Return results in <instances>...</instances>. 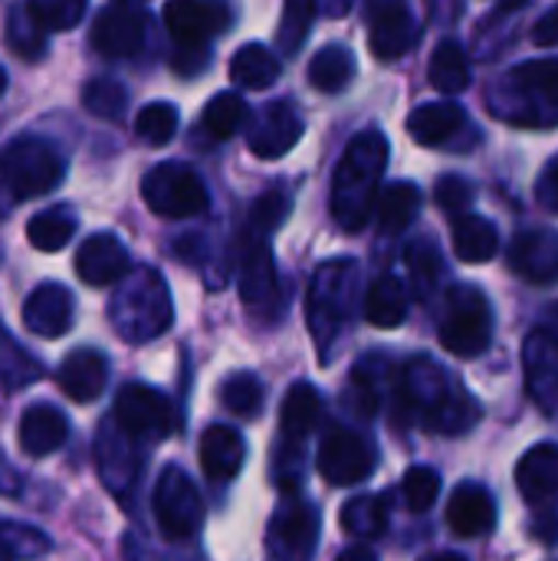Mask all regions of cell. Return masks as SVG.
Here are the masks:
<instances>
[{"instance_id": "obj_1", "label": "cell", "mask_w": 558, "mask_h": 561, "mask_svg": "<svg viewBox=\"0 0 558 561\" xmlns=\"http://www.w3.org/2000/svg\"><path fill=\"white\" fill-rule=\"evenodd\" d=\"M395 417H418L431 434L457 437L480 421L474 394L434 358H411L395 378Z\"/></svg>"}, {"instance_id": "obj_2", "label": "cell", "mask_w": 558, "mask_h": 561, "mask_svg": "<svg viewBox=\"0 0 558 561\" xmlns=\"http://www.w3.org/2000/svg\"><path fill=\"white\" fill-rule=\"evenodd\" d=\"M388 154H391V145L378 128L358 131L345 145V151L335 164L332 201H329L332 217L342 230L358 233L372 220V210L378 201V184L388 168Z\"/></svg>"}, {"instance_id": "obj_3", "label": "cell", "mask_w": 558, "mask_h": 561, "mask_svg": "<svg viewBox=\"0 0 558 561\" xmlns=\"http://www.w3.org/2000/svg\"><path fill=\"white\" fill-rule=\"evenodd\" d=\"M490 112L516 128L558 125V56L526 59L513 66L490 92Z\"/></svg>"}, {"instance_id": "obj_4", "label": "cell", "mask_w": 558, "mask_h": 561, "mask_svg": "<svg viewBox=\"0 0 558 561\" xmlns=\"http://www.w3.org/2000/svg\"><path fill=\"white\" fill-rule=\"evenodd\" d=\"M358 263L355 260H329L316 270L306 296V322L316 339L322 362L335 358V345L352 329L358 309Z\"/></svg>"}, {"instance_id": "obj_5", "label": "cell", "mask_w": 558, "mask_h": 561, "mask_svg": "<svg viewBox=\"0 0 558 561\" xmlns=\"http://www.w3.org/2000/svg\"><path fill=\"white\" fill-rule=\"evenodd\" d=\"M109 316H112L115 332L132 345L164 335L171 329L174 306H171V293H168V283L161 279V273L151 266L128 273L112 296Z\"/></svg>"}, {"instance_id": "obj_6", "label": "cell", "mask_w": 558, "mask_h": 561, "mask_svg": "<svg viewBox=\"0 0 558 561\" xmlns=\"http://www.w3.org/2000/svg\"><path fill=\"white\" fill-rule=\"evenodd\" d=\"M66 174V158L56 145L36 135H20L0 148V187L13 201L49 194Z\"/></svg>"}, {"instance_id": "obj_7", "label": "cell", "mask_w": 558, "mask_h": 561, "mask_svg": "<svg viewBox=\"0 0 558 561\" xmlns=\"http://www.w3.org/2000/svg\"><path fill=\"white\" fill-rule=\"evenodd\" d=\"M441 345L457 358H477L493 339V309L477 286H454L441 316Z\"/></svg>"}, {"instance_id": "obj_8", "label": "cell", "mask_w": 558, "mask_h": 561, "mask_svg": "<svg viewBox=\"0 0 558 561\" xmlns=\"http://www.w3.org/2000/svg\"><path fill=\"white\" fill-rule=\"evenodd\" d=\"M141 201L158 217H171V220L197 217V214H204L210 207L207 184L201 181V174L194 168H187L181 161L155 164L141 178Z\"/></svg>"}, {"instance_id": "obj_9", "label": "cell", "mask_w": 558, "mask_h": 561, "mask_svg": "<svg viewBox=\"0 0 558 561\" xmlns=\"http://www.w3.org/2000/svg\"><path fill=\"white\" fill-rule=\"evenodd\" d=\"M155 519L168 542H187L204 523V500L181 467H168L155 486Z\"/></svg>"}, {"instance_id": "obj_10", "label": "cell", "mask_w": 558, "mask_h": 561, "mask_svg": "<svg viewBox=\"0 0 558 561\" xmlns=\"http://www.w3.org/2000/svg\"><path fill=\"white\" fill-rule=\"evenodd\" d=\"M115 424L135 440H161L174 434L178 414L161 391L148 385H125L115 394Z\"/></svg>"}, {"instance_id": "obj_11", "label": "cell", "mask_w": 558, "mask_h": 561, "mask_svg": "<svg viewBox=\"0 0 558 561\" xmlns=\"http://www.w3.org/2000/svg\"><path fill=\"white\" fill-rule=\"evenodd\" d=\"M148 26H151V16L145 7L109 3L99 10L92 33H89V43L105 59H132L141 53V46L148 39Z\"/></svg>"}, {"instance_id": "obj_12", "label": "cell", "mask_w": 558, "mask_h": 561, "mask_svg": "<svg viewBox=\"0 0 558 561\" xmlns=\"http://www.w3.org/2000/svg\"><path fill=\"white\" fill-rule=\"evenodd\" d=\"M319 542V513L303 500H283L266 529L273 561H309Z\"/></svg>"}, {"instance_id": "obj_13", "label": "cell", "mask_w": 558, "mask_h": 561, "mask_svg": "<svg viewBox=\"0 0 558 561\" xmlns=\"http://www.w3.org/2000/svg\"><path fill=\"white\" fill-rule=\"evenodd\" d=\"M375 463V447L349 427H332L319 447V473L332 486H355L368 480Z\"/></svg>"}, {"instance_id": "obj_14", "label": "cell", "mask_w": 558, "mask_h": 561, "mask_svg": "<svg viewBox=\"0 0 558 561\" xmlns=\"http://www.w3.org/2000/svg\"><path fill=\"white\" fill-rule=\"evenodd\" d=\"M303 131H306V122L299 115V105L293 99H276L253 115L247 128V145L257 158L276 161L299 145Z\"/></svg>"}, {"instance_id": "obj_15", "label": "cell", "mask_w": 558, "mask_h": 561, "mask_svg": "<svg viewBox=\"0 0 558 561\" xmlns=\"http://www.w3.org/2000/svg\"><path fill=\"white\" fill-rule=\"evenodd\" d=\"M95 467H99L102 483L118 500H125L135 490L138 477H141V447H138V440L128 437L115 421L102 424V431L95 437Z\"/></svg>"}, {"instance_id": "obj_16", "label": "cell", "mask_w": 558, "mask_h": 561, "mask_svg": "<svg viewBox=\"0 0 558 561\" xmlns=\"http://www.w3.org/2000/svg\"><path fill=\"white\" fill-rule=\"evenodd\" d=\"M237 273H240V296L250 309H266L280 296V279H276V263L270 250V237L253 233L250 227L240 237V256H237Z\"/></svg>"}, {"instance_id": "obj_17", "label": "cell", "mask_w": 558, "mask_h": 561, "mask_svg": "<svg viewBox=\"0 0 558 561\" xmlns=\"http://www.w3.org/2000/svg\"><path fill=\"white\" fill-rule=\"evenodd\" d=\"M230 20L234 10L214 0H174L164 7V23L178 46H207L230 26Z\"/></svg>"}, {"instance_id": "obj_18", "label": "cell", "mask_w": 558, "mask_h": 561, "mask_svg": "<svg viewBox=\"0 0 558 561\" xmlns=\"http://www.w3.org/2000/svg\"><path fill=\"white\" fill-rule=\"evenodd\" d=\"M510 266L533 286H558V233L549 227H529L513 237Z\"/></svg>"}, {"instance_id": "obj_19", "label": "cell", "mask_w": 558, "mask_h": 561, "mask_svg": "<svg viewBox=\"0 0 558 561\" xmlns=\"http://www.w3.org/2000/svg\"><path fill=\"white\" fill-rule=\"evenodd\" d=\"M523 368H526V388L536 401V408L549 417L558 414V342L543 329L529 332L523 345Z\"/></svg>"}, {"instance_id": "obj_20", "label": "cell", "mask_w": 558, "mask_h": 561, "mask_svg": "<svg viewBox=\"0 0 558 561\" xmlns=\"http://www.w3.org/2000/svg\"><path fill=\"white\" fill-rule=\"evenodd\" d=\"M368 20H372V53L385 62L401 59L414 43H418V20L411 13V7L405 3H372L368 7Z\"/></svg>"}, {"instance_id": "obj_21", "label": "cell", "mask_w": 558, "mask_h": 561, "mask_svg": "<svg viewBox=\"0 0 558 561\" xmlns=\"http://www.w3.org/2000/svg\"><path fill=\"white\" fill-rule=\"evenodd\" d=\"M76 273L89 286H115L132 273V256L115 233H92L76 253Z\"/></svg>"}, {"instance_id": "obj_22", "label": "cell", "mask_w": 558, "mask_h": 561, "mask_svg": "<svg viewBox=\"0 0 558 561\" xmlns=\"http://www.w3.org/2000/svg\"><path fill=\"white\" fill-rule=\"evenodd\" d=\"M76 319V299L59 283L36 286L23 302V325L39 339H56L72 329Z\"/></svg>"}, {"instance_id": "obj_23", "label": "cell", "mask_w": 558, "mask_h": 561, "mask_svg": "<svg viewBox=\"0 0 558 561\" xmlns=\"http://www.w3.org/2000/svg\"><path fill=\"white\" fill-rule=\"evenodd\" d=\"M516 486L533 510H556L558 506V447L536 444L516 463Z\"/></svg>"}, {"instance_id": "obj_24", "label": "cell", "mask_w": 558, "mask_h": 561, "mask_svg": "<svg viewBox=\"0 0 558 561\" xmlns=\"http://www.w3.org/2000/svg\"><path fill=\"white\" fill-rule=\"evenodd\" d=\"M447 526L457 539H480L497 526V500L480 483H460L447 503Z\"/></svg>"}, {"instance_id": "obj_25", "label": "cell", "mask_w": 558, "mask_h": 561, "mask_svg": "<svg viewBox=\"0 0 558 561\" xmlns=\"http://www.w3.org/2000/svg\"><path fill=\"white\" fill-rule=\"evenodd\" d=\"M56 378H59V388H62V394H66L69 401L89 404V401H95V398L105 391V385H109V362H105V355L95 352V348H76V352H69V355L62 358Z\"/></svg>"}, {"instance_id": "obj_26", "label": "cell", "mask_w": 558, "mask_h": 561, "mask_svg": "<svg viewBox=\"0 0 558 561\" xmlns=\"http://www.w3.org/2000/svg\"><path fill=\"white\" fill-rule=\"evenodd\" d=\"M467 125H470V118L457 102H424L408 115V131L424 148L454 145Z\"/></svg>"}, {"instance_id": "obj_27", "label": "cell", "mask_w": 558, "mask_h": 561, "mask_svg": "<svg viewBox=\"0 0 558 561\" xmlns=\"http://www.w3.org/2000/svg\"><path fill=\"white\" fill-rule=\"evenodd\" d=\"M247 460V440L240 437L237 427L230 424H210L201 434V467L207 480L214 483H230Z\"/></svg>"}, {"instance_id": "obj_28", "label": "cell", "mask_w": 558, "mask_h": 561, "mask_svg": "<svg viewBox=\"0 0 558 561\" xmlns=\"http://www.w3.org/2000/svg\"><path fill=\"white\" fill-rule=\"evenodd\" d=\"M20 447L30 457H49L56 454L66 437H69V421L62 411H56L53 404H33L23 411L20 427H16Z\"/></svg>"}, {"instance_id": "obj_29", "label": "cell", "mask_w": 558, "mask_h": 561, "mask_svg": "<svg viewBox=\"0 0 558 561\" xmlns=\"http://www.w3.org/2000/svg\"><path fill=\"white\" fill-rule=\"evenodd\" d=\"M322 417V398L309 381H299L286 391L283 408H280V431H283V444H296L303 447V440L319 427Z\"/></svg>"}, {"instance_id": "obj_30", "label": "cell", "mask_w": 558, "mask_h": 561, "mask_svg": "<svg viewBox=\"0 0 558 561\" xmlns=\"http://www.w3.org/2000/svg\"><path fill=\"white\" fill-rule=\"evenodd\" d=\"M408 286L395 273L378 276L365 293V319L375 329H398L408 319Z\"/></svg>"}, {"instance_id": "obj_31", "label": "cell", "mask_w": 558, "mask_h": 561, "mask_svg": "<svg viewBox=\"0 0 558 561\" xmlns=\"http://www.w3.org/2000/svg\"><path fill=\"white\" fill-rule=\"evenodd\" d=\"M355 72H358L355 53L349 46H342V43H329L309 59V82L326 95H335V92L349 89Z\"/></svg>"}, {"instance_id": "obj_32", "label": "cell", "mask_w": 558, "mask_h": 561, "mask_svg": "<svg viewBox=\"0 0 558 561\" xmlns=\"http://www.w3.org/2000/svg\"><path fill=\"white\" fill-rule=\"evenodd\" d=\"M418 210H421V191H418V184H411V181L388 184V187L378 194V201H375L378 227H382V233H388V237L405 233V230L418 220Z\"/></svg>"}, {"instance_id": "obj_33", "label": "cell", "mask_w": 558, "mask_h": 561, "mask_svg": "<svg viewBox=\"0 0 558 561\" xmlns=\"http://www.w3.org/2000/svg\"><path fill=\"white\" fill-rule=\"evenodd\" d=\"M280 72H283L280 56L263 43H247L230 59V79L243 89H266L280 79Z\"/></svg>"}, {"instance_id": "obj_34", "label": "cell", "mask_w": 558, "mask_h": 561, "mask_svg": "<svg viewBox=\"0 0 558 561\" xmlns=\"http://www.w3.org/2000/svg\"><path fill=\"white\" fill-rule=\"evenodd\" d=\"M500 250V233L487 217L467 214L454 220V253L464 263H487Z\"/></svg>"}, {"instance_id": "obj_35", "label": "cell", "mask_w": 558, "mask_h": 561, "mask_svg": "<svg viewBox=\"0 0 558 561\" xmlns=\"http://www.w3.org/2000/svg\"><path fill=\"white\" fill-rule=\"evenodd\" d=\"M431 85L444 95H457L470 85V56L457 39H444L437 43L431 66H428Z\"/></svg>"}, {"instance_id": "obj_36", "label": "cell", "mask_w": 558, "mask_h": 561, "mask_svg": "<svg viewBox=\"0 0 558 561\" xmlns=\"http://www.w3.org/2000/svg\"><path fill=\"white\" fill-rule=\"evenodd\" d=\"M250 122V108L240 92H217L204 112H201V131L210 141H227L234 138L243 125Z\"/></svg>"}, {"instance_id": "obj_37", "label": "cell", "mask_w": 558, "mask_h": 561, "mask_svg": "<svg viewBox=\"0 0 558 561\" xmlns=\"http://www.w3.org/2000/svg\"><path fill=\"white\" fill-rule=\"evenodd\" d=\"M76 227H79V220L69 207H46L26 224V240L39 253H56L76 237Z\"/></svg>"}, {"instance_id": "obj_38", "label": "cell", "mask_w": 558, "mask_h": 561, "mask_svg": "<svg viewBox=\"0 0 558 561\" xmlns=\"http://www.w3.org/2000/svg\"><path fill=\"white\" fill-rule=\"evenodd\" d=\"M342 529L355 539H378L388 529V500L385 496H355L339 513Z\"/></svg>"}, {"instance_id": "obj_39", "label": "cell", "mask_w": 558, "mask_h": 561, "mask_svg": "<svg viewBox=\"0 0 558 561\" xmlns=\"http://www.w3.org/2000/svg\"><path fill=\"white\" fill-rule=\"evenodd\" d=\"M405 263H408V276H411V289L418 299H431L441 276H444V256L431 240H411V247L405 250Z\"/></svg>"}, {"instance_id": "obj_40", "label": "cell", "mask_w": 558, "mask_h": 561, "mask_svg": "<svg viewBox=\"0 0 558 561\" xmlns=\"http://www.w3.org/2000/svg\"><path fill=\"white\" fill-rule=\"evenodd\" d=\"M46 552H49L46 533L16 519H0V561L43 559Z\"/></svg>"}, {"instance_id": "obj_41", "label": "cell", "mask_w": 558, "mask_h": 561, "mask_svg": "<svg viewBox=\"0 0 558 561\" xmlns=\"http://www.w3.org/2000/svg\"><path fill=\"white\" fill-rule=\"evenodd\" d=\"M43 368L39 362L23 352L3 329H0V388L3 391H16V388H26L33 381H39Z\"/></svg>"}, {"instance_id": "obj_42", "label": "cell", "mask_w": 558, "mask_h": 561, "mask_svg": "<svg viewBox=\"0 0 558 561\" xmlns=\"http://www.w3.org/2000/svg\"><path fill=\"white\" fill-rule=\"evenodd\" d=\"M82 105L89 115L95 118H105V122H118L128 108V92L118 79H109V76H95L86 82L82 89Z\"/></svg>"}, {"instance_id": "obj_43", "label": "cell", "mask_w": 558, "mask_h": 561, "mask_svg": "<svg viewBox=\"0 0 558 561\" xmlns=\"http://www.w3.org/2000/svg\"><path fill=\"white\" fill-rule=\"evenodd\" d=\"M220 404L234 417H257L263 408V385L253 371H234L220 385Z\"/></svg>"}, {"instance_id": "obj_44", "label": "cell", "mask_w": 558, "mask_h": 561, "mask_svg": "<svg viewBox=\"0 0 558 561\" xmlns=\"http://www.w3.org/2000/svg\"><path fill=\"white\" fill-rule=\"evenodd\" d=\"M178 122H181V115H178V108H174L171 102H148V105L135 115V135H138L145 145L161 148V145H168V141L174 138Z\"/></svg>"}, {"instance_id": "obj_45", "label": "cell", "mask_w": 558, "mask_h": 561, "mask_svg": "<svg viewBox=\"0 0 558 561\" xmlns=\"http://www.w3.org/2000/svg\"><path fill=\"white\" fill-rule=\"evenodd\" d=\"M7 43L20 59H43L46 56V33L26 13V7H13L7 20Z\"/></svg>"}, {"instance_id": "obj_46", "label": "cell", "mask_w": 558, "mask_h": 561, "mask_svg": "<svg viewBox=\"0 0 558 561\" xmlns=\"http://www.w3.org/2000/svg\"><path fill=\"white\" fill-rule=\"evenodd\" d=\"M26 13L43 33H66L86 16V0H33L26 3Z\"/></svg>"}, {"instance_id": "obj_47", "label": "cell", "mask_w": 558, "mask_h": 561, "mask_svg": "<svg viewBox=\"0 0 558 561\" xmlns=\"http://www.w3.org/2000/svg\"><path fill=\"white\" fill-rule=\"evenodd\" d=\"M401 496H405V506L411 513H428L441 496V473L431 470V467H411L405 473Z\"/></svg>"}, {"instance_id": "obj_48", "label": "cell", "mask_w": 558, "mask_h": 561, "mask_svg": "<svg viewBox=\"0 0 558 561\" xmlns=\"http://www.w3.org/2000/svg\"><path fill=\"white\" fill-rule=\"evenodd\" d=\"M286 217H289V194L286 191H280V187H273V191H266V194H260L257 201H253V207H250V230L253 233H263V237H270L273 230H280L283 224H286Z\"/></svg>"}, {"instance_id": "obj_49", "label": "cell", "mask_w": 558, "mask_h": 561, "mask_svg": "<svg viewBox=\"0 0 558 561\" xmlns=\"http://www.w3.org/2000/svg\"><path fill=\"white\" fill-rule=\"evenodd\" d=\"M316 16V3H286L283 10V20H280V30H276V39H280V49L283 53H296L303 46V39L309 36V23Z\"/></svg>"}, {"instance_id": "obj_50", "label": "cell", "mask_w": 558, "mask_h": 561, "mask_svg": "<svg viewBox=\"0 0 558 561\" xmlns=\"http://www.w3.org/2000/svg\"><path fill=\"white\" fill-rule=\"evenodd\" d=\"M474 197H477V191H474V184L467 181V178H460V174H444L441 181H437V187H434V201L441 204V210L447 214V217H467V210L474 207Z\"/></svg>"}, {"instance_id": "obj_51", "label": "cell", "mask_w": 558, "mask_h": 561, "mask_svg": "<svg viewBox=\"0 0 558 561\" xmlns=\"http://www.w3.org/2000/svg\"><path fill=\"white\" fill-rule=\"evenodd\" d=\"M207 62H210L207 46H174V53H171V69L178 76H197L207 69Z\"/></svg>"}, {"instance_id": "obj_52", "label": "cell", "mask_w": 558, "mask_h": 561, "mask_svg": "<svg viewBox=\"0 0 558 561\" xmlns=\"http://www.w3.org/2000/svg\"><path fill=\"white\" fill-rule=\"evenodd\" d=\"M536 197L546 210L558 214V154L543 168L539 174V184H536Z\"/></svg>"}, {"instance_id": "obj_53", "label": "cell", "mask_w": 558, "mask_h": 561, "mask_svg": "<svg viewBox=\"0 0 558 561\" xmlns=\"http://www.w3.org/2000/svg\"><path fill=\"white\" fill-rule=\"evenodd\" d=\"M533 43L549 49V46H558V3L553 10L543 13V20L533 26Z\"/></svg>"}, {"instance_id": "obj_54", "label": "cell", "mask_w": 558, "mask_h": 561, "mask_svg": "<svg viewBox=\"0 0 558 561\" xmlns=\"http://www.w3.org/2000/svg\"><path fill=\"white\" fill-rule=\"evenodd\" d=\"M533 539L543 542V546H558V510H549L543 516L533 519Z\"/></svg>"}, {"instance_id": "obj_55", "label": "cell", "mask_w": 558, "mask_h": 561, "mask_svg": "<svg viewBox=\"0 0 558 561\" xmlns=\"http://www.w3.org/2000/svg\"><path fill=\"white\" fill-rule=\"evenodd\" d=\"M335 561H378V559H375V552H372V549L355 546V549H345V552H342Z\"/></svg>"}, {"instance_id": "obj_56", "label": "cell", "mask_w": 558, "mask_h": 561, "mask_svg": "<svg viewBox=\"0 0 558 561\" xmlns=\"http://www.w3.org/2000/svg\"><path fill=\"white\" fill-rule=\"evenodd\" d=\"M543 332L553 335L558 342V302H553V306L546 309V325H543Z\"/></svg>"}, {"instance_id": "obj_57", "label": "cell", "mask_w": 558, "mask_h": 561, "mask_svg": "<svg viewBox=\"0 0 558 561\" xmlns=\"http://www.w3.org/2000/svg\"><path fill=\"white\" fill-rule=\"evenodd\" d=\"M424 561H467L464 556H457V552H437V556H428Z\"/></svg>"}, {"instance_id": "obj_58", "label": "cell", "mask_w": 558, "mask_h": 561, "mask_svg": "<svg viewBox=\"0 0 558 561\" xmlns=\"http://www.w3.org/2000/svg\"><path fill=\"white\" fill-rule=\"evenodd\" d=\"M3 92H7V69L0 66V95H3Z\"/></svg>"}]
</instances>
